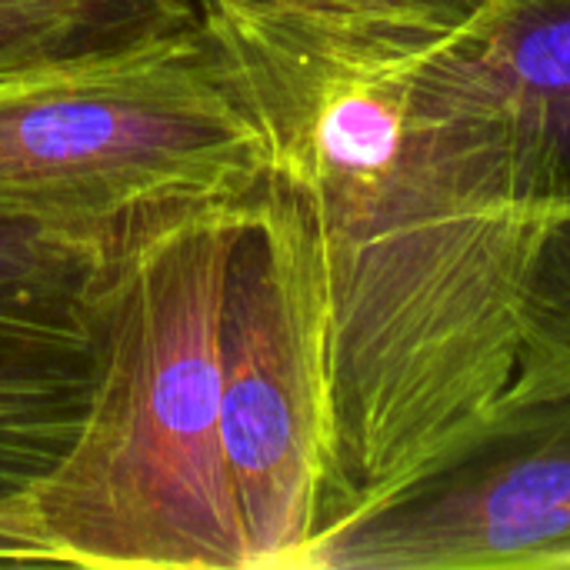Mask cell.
Wrapping results in <instances>:
<instances>
[{
    "instance_id": "cell-1",
    "label": "cell",
    "mask_w": 570,
    "mask_h": 570,
    "mask_svg": "<svg viewBox=\"0 0 570 570\" xmlns=\"http://www.w3.org/2000/svg\"><path fill=\"white\" fill-rule=\"evenodd\" d=\"M204 23L304 207L327 307L321 531L424 468L508 391L551 207L471 33L314 0ZM314 534V538H317Z\"/></svg>"
},
{
    "instance_id": "cell-2",
    "label": "cell",
    "mask_w": 570,
    "mask_h": 570,
    "mask_svg": "<svg viewBox=\"0 0 570 570\" xmlns=\"http://www.w3.org/2000/svg\"><path fill=\"white\" fill-rule=\"evenodd\" d=\"M247 197L144 210L97 254L90 407L30 491L63 568L247 570L220 444V297Z\"/></svg>"
},
{
    "instance_id": "cell-3",
    "label": "cell",
    "mask_w": 570,
    "mask_h": 570,
    "mask_svg": "<svg viewBox=\"0 0 570 570\" xmlns=\"http://www.w3.org/2000/svg\"><path fill=\"white\" fill-rule=\"evenodd\" d=\"M264 177V134L204 13L0 67V220L107 237L154 207L247 197Z\"/></svg>"
},
{
    "instance_id": "cell-4",
    "label": "cell",
    "mask_w": 570,
    "mask_h": 570,
    "mask_svg": "<svg viewBox=\"0 0 570 570\" xmlns=\"http://www.w3.org/2000/svg\"><path fill=\"white\" fill-rule=\"evenodd\" d=\"M220 444L247 570H294L321 528L327 307L311 220L271 177L247 197L224 271Z\"/></svg>"
},
{
    "instance_id": "cell-5",
    "label": "cell",
    "mask_w": 570,
    "mask_h": 570,
    "mask_svg": "<svg viewBox=\"0 0 570 570\" xmlns=\"http://www.w3.org/2000/svg\"><path fill=\"white\" fill-rule=\"evenodd\" d=\"M294 570H570V387L504 391Z\"/></svg>"
},
{
    "instance_id": "cell-6",
    "label": "cell",
    "mask_w": 570,
    "mask_h": 570,
    "mask_svg": "<svg viewBox=\"0 0 570 570\" xmlns=\"http://www.w3.org/2000/svg\"><path fill=\"white\" fill-rule=\"evenodd\" d=\"M80 297H0V498L30 494L83 424L94 337Z\"/></svg>"
},
{
    "instance_id": "cell-7",
    "label": "cell",
    "mask_w": 570,
    "mask_h": 570,
    "mask_svg": "<svg viewBox=\"0 0 570 570\" xmlns=\"http://www.w3.org/2000/svg\"><path fill=\"white\" fill-rule=\"evenodd\" d=\"M471 43L551 214L570 207V0H498Z\"/></svg>"
},
{
    "instance_id": "cell-8",
    "label": "cell",
    "mask_w": 570,
    "mask_h": 570,
    "mask_svg": "<svg viewBox=\"0 0 570 570\" xmlns=\"http://www.w3.org/2000/svg\"><path fill=\"white\" fill-rule=\"evenodd\" d=\"M194 20H200V0H0V43L27 60H47Z\"/></svg>"
},
{
    "instance_id": "cell-9",
    "label": "cell",
    "mask_w": 570,
    "mask_h": 570,
    "mask_svg": "<svg viewBox=\"0 0 570 570\" xmlns=\"http://www.w3.org/2000/svg\"><path fill=\"white\" fill-rule=\"evenodd\" d=\"M570 387V207L548 217L521 291V347L508 391Z\"/></svg>"
},
{
    "instance_id": "cell-10",
    "label": "cell",
    "mask_w": 570,
    "mask_h": 570,
    "mask_svg": "<svg viewBox=\"0 0 570 570\" xmlns=\"http://www.w3.org/2000/svg\"><path fill=\"white\" fill-rule=\"evenodd\" d=\"M104 240L0 220V297H80Z\"/></svg>"
},
{
    "instance_id": "cell-11",
    "label": "cell",
    "mask_w": 570,
    "mask_h": 570,
    "mask_svg": "<svg viewBox=\"0 0 570 570\" xmlns=\"http://www.w3.org/2000/svg\"><path fill=\"white\" fill-rule=\"evenodd\" d=\"M314 3L351 7L364 13L397 17V20H417V23H431L444 30H478L498 7V0H314Z\"/></svg>"
},
{
    "instance_id": "cell-12",
    "label": "cell",
    "mask_w": 570,
    "mask_h": 570,
    "mask_svg": "<svg viewBox=\"0 0 570 570\" xmlns=\"http://www.w3.org/2000/svg\"><path fill=\"white\" fill-rule=\"evenodd\" d=\"M0 564L17 568H63L57 548L40 528L30 494L0 498Z\"/></svg>"
},
{
    "instance_id": "cell-13",
    "label": "cell",
    "mask_w": 570,
    "mask_h": 570,
    "mask_svg": "<svg viewBox=\"0 0 570 570\" xmlns=\"http://www.w3.org/2000/svg\"><path fill=\"white\" fill-rule=\"evenodd\" d=\"M7 63H27V57H20V53L10 50L7 43H0V67H7Z\"/></svg>"
}]
</instances>
